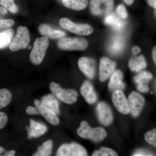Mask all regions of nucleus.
<instances>
[{
	"instance_id": "f257e3e1",
	"label": "nucleus",
	"mask_w": 156,
	"mask_h": 156,
	"mask_svg": "<svg viewBox=\"0 0 156 156\" xmlns=\"http://www.w3.org/2000/svg\"><path fill=\"white\" fill-rule=\"evenodd\" d=\"M77 134L82 138L91 140L93 142H100L106 137L107 134L104 128L101 127L92 128L86 121L80 123V126L78 128Z\"/></svg>"
},
{
	"instance_id": "f03ea898",
	"label": "nucleus",
	"mask_w": 156,
	"mask_h": 156,
	"mask_svg": "<svg viewBox=\"0 0 156 156\" xmlns=\"http://www.w3.org/2000/svg\"><path fill=\"white\" fill-rule=\"evenodd\" d=\"M49 45V40L47 37H43L36 39L34 43L33 48L30 55L32 63L36 65L42 63Z\"/></svg>"
},
{
	"instance_id": "7ed1b4c3",
	"label": "nucleus",
	"mask_w": 156,
	"mask_h": 156,
	"mask_svg": "<svg viewBox=\"0 0 156 156\" xmlns=\"http://www.w3.org/2000/svg\"><path fill=\"white\" fill-rule=\"evenodd\" d=\"M50 89L53 95L64 103L72 104L77 100L79 94L75 89H63L59 84L54 82L50 83Z\"/></svg>"
},
{
	"instance_id": "20e7f679",
	"label": "nucleus",
	"mask_w": 156,
	"mask_h": 156,
	"mask_svg": "<svg viewBox=\"0 0 156 156\" xmlns=\"http://www.w3.org/2000/svg\"><path fill=\"white\" fill-rule=\"evenodd\" d=\"M30 41L29 31L26 27L19 26L14 38L12 39L9 48L11 51L15 52L27 48Z\"/></svg>"
},
{
	"instance_id": "39448f33",
	"label": "nucleus",
	"mask_w": 156,
	"mask_h": 156,
	"mask_svg": "<svg viewBox=\"0 0 156 156\" xmlns=\"http://www.w3.org/2000/svg\"><path fill=\"white\" fill-rule=\"evenodd\" d=\"M88 42L85 39L81 38H62L57 43L58 48L60 50L73 51H83L88 47Z\"/></svg>"
},
{
	"instance_id": "423d86ee",
	"label": "nucleus",
	"mask_w": 156,
	"mask_h": 156,
	"mask_svg": "<svg viewBox=\"0 0 156 156\" xmlns=\"http://www.w3.org/2000/svg\"><path fill=\"white\" fill-rule=\"evenodd\" d=\"M59 23L62 28L78 35H89L93 31V28L89 24H77L67 18H61Z\"/></svg>"
},
{
	"instance_id": "0eeeda50",
	"label": "nucleus",
	"mask_w": 156,
	"mask_h": 156,
	"mask_svg": "<svg viewBox=\"0 0 156 156\" xmlns=\"http://www.w3.org/2000/svg\"><path fill=\"white\" fill-rule=\"evenodd\" d=\"M114 3V0H91L90 11L92 14L96 16H107L112 11Z\"/></svg>"
},
{
	"instance_id": "6e6552de",
	"label": "nucleus",
	"mask_w": 156,
	"mask_h": 156,
	"mask_svg": "<svg viewBox=\"0 0 156 156\" xmlns=\"http://www.w3.org/2000/svg\"><path fill=\"white\" fill-rule=\"evenodd\" d=\"M57 156H86L88 154L82 146L76 143L64 144L58 148L56 152Z\"/></svg>"
},
{
	"instance_id": "1a4fd4ad",
	"label": "nucleus",
	"mask_w": 156,
	"mask_h": 156,
	"mask_svg": "<svg viewBox=\"0 0 156 156\" xmlns=\"http://www.w3.org/2000/svg\"><path fill=\"white\" fill-rule=\"evenodd\" d=\"M128 100L131 115L134 117L138 116L145 104L144 97L138 92L133 91L130 93Z\"/></svg>"
},
{
	"instance_id": "9d476101",
	"label": "nucleus",
	"mask_w": 156,
	"mask_h": 156,
	"mask_svg": "<svg viewBox=\"0 0 156 156\" xmlns=\"http://www.w3.org/2000/svg\"><path fill=\"white\" fill-rule=\"evenodd\" d=\"M98 120L103 126H109L112 122L113 115L110 106L106 103L100 102L98 104L96 108Z\"/></svg>"
},
{
	"instance_id": "9b49d317",
	"label": "nucleus",
	"mask_w": 156,
	"mask_h": 156,
	"mask_svg": "<svg viewBox=\"0 0 156 156\" xmlns=\"http://www.w3.org/2000/svg\"><path fill=\"white\" fill-rule=\"evenodd\" d=\"M113 103L118 111L123 114L130 113L128 100L122 90H116L112 96Z\"/></svg>"
},
{
	"instance_id": "f8f14e48",
	"label": "nucleus",
	"mask_w": 156,
	"mask_h": 156,
	"mask_svg": "<svg viewBox=\"0 0 156 156\" xmlns=\"http://www.w3.org/2000/svg\"><path fill=\"white\" fill-rule=\"evenodd\" d=\"M34 104L40 114L42 115L49 123L54 126L59 125L60 121L55 112L48 108L41 101L37 99L34 100Z\"/></svg>"
},
{
	"instance_id": "ddd939ff",
	"label": "nucleus",
	"mask_w": 156,
	"mask_h": 156,
	"mask_svg": "<svg viewBox=\"0 0 156 156\" xmlns=\"http://www.w3.org/2000/svg\"><path fill=\"white\" fill-rule=\"evenodd\" d=\"M116 64L107 57H102L100 59L99 66V80L105 82L108 79L115 71Z\"/></svg>"
},
{
	"instance_id": "4468645a",
	"label": "nucleus",
	"mask_w": 156,
	"mask_h": 156,
	"mask_svg": "<svg viewBox=\"0 0 156 156\" xmlns=\"http://www.w3.org/2000/svg\"><path fill=\"white\" fill-rule=\"evenodd\" d=\"M78 66L81 72L90 79L95 77V62L94 59L88 57H81L78 60Z\"/></svg>"
},
{
	"instance_id": "2eb2a0df",
	"label": "nucleus",
	"mask_w": 156,
	"mask_h": 156,
	"mask_svg": "<svg viewBox=\"0 0 156 156\" xmlns=\"http://www.w3.org/2000/svg\"><path fill=\"white\" fill-rule=\"evenodd\" d=\"M30 126L26 127L27 131V136L29 139L40 137L48 131L47 126L43 123L33 119L30 120Z\"/></svg>"
},
{
	"instance_id": "dca6fc26",
	"label": "nucleus",
	"mask_w": 156,
	"mask_h": 156,
	"mask_svg": "<svg viewBox=\"0 0 156 156\" xmlns=\"http://www.w3.org/2000/svg\"><path fill=\"white\" fill-rule=\"evenodd\" d=\"M80 92L89 104H93L97 101V94L94 90L92 84L89 81L84 82L80 89Z\"/></svg>"
},
{
	"instance_id": "f3484780",
	"label": "nucleus",
	"mask_w": 156,
	"mask_h": 156,
	"mask_svg": "<svg viewBox=\"0 0 156 156\" xmlns=\"http://www.w3.org/2000/svg\"><path fill=\"white\" fill-rule=\"evenodd\" d=\"M123 73L120 70H117L111 76L108 83V88L112 91L122 90L125 87V84L123 82Z\"/></svg>"
},
{
	"instance_id": "a211bd4d",
	"label": "nucleus",
	"mask_w": 156,
	"mask_h": 156,
	"mask_svg": "<svg viewBox=\"0 0 156 156\" xmlns=\"http://www.w3.org/2000/svg\"><path fill=\"white\" fill-rule=\"evenodd\" d=\"M39 31L44 37L51 39H61L65 36L63 31L53 29L52 27L46 24H42L39 26Z\"/></svg>"
},
{
	"instance_id": "6ab92c4d",
	"label": "nucleus",
	"mask_w": 156,
	"mask_h": 156,
	"mask_svg": "<svg viewBox=\"0 0 156 156\" xmlns=\"http://www.w3.org/2000/svg\"><path fill=\"white\" fill-rule=\"evenodd\" d=\"M104 23L117 31L122 30L126 25L123 19L115 14H110L107 15L104 20Z\"/></svg>"
},
{
	"instance_id": "aec40b11",
	"label": "nucleus",
	"mask_w": 156,
	"mask_h": 156,
	"mask_svg": "<svg viewBox=\"0 0 156 156\" xmlns=\"http://www.w3.org/2000/svg\"><path fill=\"white\" fill-rule=\"evenodd\" d=\"M129 68L132 71L139 72L147 66L145 58L143 55L131 57L128 62Z\"/></svg>"
},
{
	"instance_id": "412c9836",
	"label": "nucleus",
	"mask_w": 156,
	"mask_h": 156,
	"mask_svg": "<svg viewBox=\"0 0 156 156\" xmlns=\"http://www.w3.org/2000/svg\"><path fill=\"white\" fill-rule=\"evenodd\" d=\"M125 45V41L122 37L119 36L114 37L108 46L109 52L112 55H118L122 51Z\"/></svg>"
},
{
	"instance_id": "4be33fe9",
	"label": "nucleus",
	"mask_w": 156,
	"mask_h": 156,
	"mask_svg": "<svg viewBox=\"0 0 156 156\" xmlns=\"http://www.w3.org/2000/svg\"><path fill=\"white\" fill-rule=\"evenodd\" d=\"M41 101L48 108L55 112L56 114L60 115L59 102L55 95L53 94L44 95L42 98Z\"/></svg>"
},
{
	"instance_id": "5701e85b",
	"label": "nucleus",
	"mask_w": 156,
	"mask_h": 156,
	"mask_svg": "<svg viewBox=\"0 0 156 156\" xmlns=\"http://www.w3.org/2000/svg\"><path fill=\"white\" fill-rule=\"evenodd\" d=\"M63 5L68 9L81 11L87 8L88 0H62Z\"/></svg>"
},
{
	"instance_id": "b1692460",
	"label": "nucleus",
	"mask_w": 156,
	"mask_h": 156,
	"mask_svg": "<svg viewBox=\"0 0 156 156\" xmlns=\"http://www.w3.org/2000/svg\"><path fill=\"white\" fill-rule=\"evenodd\" d=\"M14 34V31L10 29L0 33V50L5 49L10 45Z\"/></svg>"
},
{
	"instance_id": "393cba45",
	"label": "nucleus",
	"mask_w": 156,
	"mask_h": 156,
	"mask_svg": "<svg viewBox=\"0 0 156 156\" xmlns=\"http://www.w3.org/2000/svg\"><path fill=\"white\" fill-rule=\"evenodd\" d=\"M53 141L48 140L45 141L33 155L34 156H48L52 153Z\"/></svg>"
},
{
	"instance_id": "a878e982",
	"label": "nucleus",
	"mask_w": 156,
	"mask_h": 156,
	"mask_svg": "<svg viewBox=\"0 0 156 156\" xmlns=\"http://www.w3.org/2000/svg\"><path fill=\"white\" fill-rule=\"evenodd\" d=\"M12 99V95L8 89H0V109L4 108L11 102Z\"/></svg>"
},
{
	"instance_id": "bb28decb",
	"label": "nucleus",
	"mask_w": 156,
	"mask_h": 156,
	"mask_svg": "<svg viewBox=\"0 0 156 156\" xmlns=\"http://www.w3.org/2000/svg\"><path fill=\"white\" fill-rule=\"evenodd\" d=\"M153 75L151 73L147 71H142L134 77V81L137 85H147L152 80Z\"/></svg>"
},
{
	"instance_id": "cd10ccee",
	"label": "nucleus",
	"mask_w": 156,
	"mask_h": 156,
	"mask_svg": "<svg viewBox=\"0 0 156 156\" xmlns=\"http://www.w3.org/2000/svg\"><path fill=\"white\" fill-rule=\"evenodd\" d=\"M118 154L115 151L111 148L102 147L98 150L95 151L92 154L93 156H117Z\"/></svg>"
},
{
	"instance_id": "c85d7f7f",
	"label": "nucleus",
	"mask_w": 156,
	"mask_h": 156,
	"mask_svg": "<svg viewBox=\"0 0 156 156\" xmlns=\"http://www.w3.org/2000/svg\"><path fill=\"white\" fill-rule=\"evenodd\" d=\"M14 1V0H0V5L11 13L16 14L18 11V8Z\"/></svg>"
},
{
	"instance_id": "c756f323",
	"label": "nucleus",
	"mask_w": 156,
	"mask_h": 156,
	"mask_svg": "<svg viewBox=\"0 0 156 156\" xmlns=\"http://www.w3.org/2000/svg\"><path fill=\"white\" fill-rule=\"evenodd\" d=\"M146 141L156 148V129L147 131L144 135Z\"/></svg>"
},
{
	"instance_id": "7c9ffc66",
	"label": "nucleus",
	"mask_w": 156,
	"mask_h": 156,
	"mask_svg": "<svg viewBox=\"0 0 156 156\" xmlns=\"http://www.w3.org/2000/svg\"><path fill=\"white\" fill-rule=\"evenodd\" d=\"M117 15L122 19H126L128 17V12L126 7L122 4H120L117 7L116 10Z\"/></svg>"
},
{
	"instance_id": "2f4dec72",
	"label": "nucleus",
	"mask_w": 156,
	"mask_h": 156,
	"mask_svg": "<svg viewBox=\"0 0 156 156\" xmlns=\"http://www.w3.org/2000/svg\"><path fill=\"white\" fill-rule=\"evenodd\" d=\"M14 21L13 20L0 19V29L9 28L14 25Z\"/></svg>"
},
{
	"instance_id": "473e14b6",
	"label": "nucleus",
	"mask_w": 156,
	"mask_h": 156,
	"mask_svg": "<svg viewBox=\"0 0 156 156\" xmlns=\"http://www.w3.org/2000/svg\"><path fill=\"white\" fill-rule=\"evenodd\" d=\"M8 122L7 115L3 112H0V130L5 128Z\"/></svg>"
},
{
	"instance_id": "72a5a7b5",
	"label": "nucleus",
	"mask_w": 156,
	"mask_h": 156,
	"mask_svg": "<svg viewBox=\"0 0 156 156\" xmlns=\"http://www.w3.org/2000/svg\"><path fill=\"white\" fill-rule=\"evenodd\" d=\"M152 153L150 151L144 149H138V150L135 151L133 153L132 156H153Z\"/></svg>"
},
{
	"instance_id": "f704fd0d",
	"label": "nucleus",
	"mask_w": 156,
	"mask_h": 156,
	"mask_svg": "<svg viewBox=\"0 0 156 156\" xmlns=\"http://www.w3.org/2000/svg\"><path fill=\"white\" fill-rule=\"evenodd\" d=\"M26 112L27 114L30 115L40 114V113L36 108L31 106L27 107Z\"/></svg>"
},
{
	"instance_id": "c9c22d12",
	"label": "nucleus",
	"mask_w": 156,
	"mask_h": 156,
	"mask_svg": "<svg viewBox=\"0 0 156 156\" xmlns=\"http://www.w3.org/2000/svg\"><path fill=\"white\" fill-rule=\"evenodd\" d=\"M136 89L138 91L141 92H147L149 90L147 85H137Z\"/></svg>"
},
{
	"instance_id": "e433bc0d",
	"label": "nucleus",
	"mask_w": 156,
	"mask_h": 156,
	"mask_svg": "<svg viewBox=\"0 0 156 156\" xmlns=\"http://www.w3.org/2000/svg\"><path fill=\"white\" fill-rule=\"evenodd\" d=\"M141 51V49L138 46H135L132 48V52L134 55H137Z\"/></svg>"
},
{
	"instance_id": "4c0bfd02",
	"label": "nucleus",
	"mask_w": 156,
	"mask_h": 156,
	"mask_svg": "<svg viewBox=\"0 0 156 156\" xmlns=\"http://www.w3.org/2000/svg\"><path fill=\"white\" fill-rule=\"evenodd\" d=\"M147 3L151 7L156 9V0H147Z\"/></svg>"
},
{
	"instance_id": "58836bf2",
	"label": "nucleus",
	"mask_w": 156,
	"mask_h": 156,
	"mask_svg": "<svg viewBox=\"0 0 156 156\" xmlns=\"http://www.w3.org/2000/svg\"><path fill=\"white\" fill-rule=\"evenodd\" d=\"M15 151H7L6 152H5V154L3 155V156H13L15 155Z\"/></svg>"
},
{
	"instance_id": "ea45409f",
	"label": "nucleus",
	"mask_w": 156,
	"mask_h": 156,
	"mask_svg": "<svg viewBox=\"0 0 156 156\" xmlns=\"http://www.w3.org/2000/svg\"><path fill=\"white\" fill-rule=\"evenodd\" d=\"M152 56L154 61L156 65V46L152 50Z\"/></svg>"
},
{
	"instance_id": "a19ab883",
	"label": "nucleus",
	"mask_w": 156,
	"mask_h": 156,
	"mask_svg": "<svg viewBox=\"0 0 156 156\" xmlns=\"http://www.w3.org/2000/svg\"><path fill=\"white\" fill-rule=\"evenodd\" d=\"M5 8L4 7H0V14L5 15L7 14V11Z\"/></svg>"
},
{
	"instance_id": "79ce46f5",
	"label": "nucleus",
	"mask_w": 156,
	"mask_h": 156,
	"mask_svg": "<svg viewBox=\"0 0 156 156\" xmlns=\"http://www.w3.org/2000/svg\"><path fill=\"white\" fill-rule=\"evenodd\" d=\"M124 1L128 5H131L134 2V0H124Z\"/></svg>"
},
{
	"instance_id": "37998d69",
	"label": "nucleus",
	"mask_w": 156,
	"mask_h": 156,
	"mask_svg": "<svg viewBox=\"0 0 156 156\" xmlns=\"http://www.w3.org/2000/svg\"><path fill=\"white\" fill-rule=\"evenodd\" d=\"M5 149L4 148V147H0V156L2 155V154L3 153L5 152Z\"/></svg>"
},
{
	"instance_id": "c03bdc74",
	"label": "nucleus",
	"mask_w": 156,
	"mask_h": 156,
	"mask_svg": "<svg viewBox=\"0 0 156 156\" xmlns=\"http://www.w3.org/2000/svg\"><path fill=\"white\" fill-rule=\"evenodd\" d=\"M155 13L156 16V11H155Z\"/></svg>"
}]
</instances>
